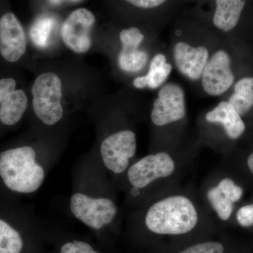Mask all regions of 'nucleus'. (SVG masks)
<instances>
[{"label": "nucleus", "instance_id": "1", "mask_svg": "<svg viewBox=\"0 0 253 253\" xmlns=\"http://www.w3.org/2000/svg\"><path fill=\"white\" fill-rule=\"evenodd\" d=\"M172 22L173 66L187 81L199 83L211 54L224 38L208 27L191 10H181Z\"/></svg>", "mask_w": 253, "mask_h": 253}, {"label": "nucleus", "instance_id": "2", "mask_svg": "<svg viewBox=\"0 0 253 253\" xmlns=\"http://www.w3.org/2000/svg\"><path fill=\"white\" fill-rule=\"evenodd\" d=\"M199 221L194 203L185 196H168L150 207L145 218L148 229L155 234L181 235L190 232Z\"/></svg>", "mask_w": 253, "mask_h": 253}, {"label": "nucleus", "instance_id": "3", "mask_svg": "<svg viewBox=\"0 0 253 253\" xmlns=\"http://www.w3.org/2000/svg\"><path fill=\"white\" fill-rule=\"evenodd\" d=\"M0 175L9 189L23 194L36 191L44 179V169L36 162V151L31 146L1 152Z\"/></svg>", "mask_w": 253, "mask_h": 253}, {"label": "nucleus", "instance_id": "4", "mask_svg": "<svg viewBox=\"0 0 253 253\" xmlns=\"http://www.w3.org/2000/svg\"><path fill=\"white\" fill-rule=\"evenodd\" d=\"M234 64L230 38H223L211 54L199 81L205 94L214 97L227 94L237 81Z\"/></svg>", "mask_w": 253, "mask_h": 253}, {"label": "nucleus", "instance_id": "5", "mask_svg": "<svg viewBox=\"0 0 253 253\" xmlns=\"http://www.w3.org/2000/svg\"><path fill=\"white\" fill-rule=\"evenodd\" d=\"M248 0H205L193 13L221 38H231L242 22Z\"/></svg>", "mask_w": 253, "mask_h": 253}, {"label": "nucleus", "instance_id": "6", "mask_svg": "<svg viewBox=\"0 0 253 253\" xmlns=\"http://www.w3.org/2000/svg\"><path fill=\"white\" fill-rule=\"evenodd\" d=\"M31 92L37 117L46 126L59 122L63 116V86L59 76L54 72L41 73L35 80Z\"/></svg>", "mask_w": 253, "mask_h": 253}, {"label": "nucleus", "instance_id": "7", "mask_svg": "<svg viewBox=\"0 0 253 253\" xmlns=\"http://www.w3.org/2000/svg\"><path fill=\"white\" fill-rule=\"evenodd\" d=\"M186 116V94L175 82L166 83L158 89L153 104L151 120L157 126H169L182 121Z\"/></svg>", "mask_w": 253, "mask_h": 253}, {"label": "nucleus", "instance_id": "8", "mask_svg": "<svg viewBox=\"0 0 253 253\" xmlns=\"http://www.w3.org/2000/svg\"><path fill=\"white\" fill-rule=\"evenodd\" d=\"M96 18L86 8L75 9L63 21L61 28L63 43L73 52L84 54L91 46V32Z\"/></svg>", "mask_w": 253, "mask_h": 253}, {"label": "nucleus", "instance_id": "9", "mask_svg": "<svg viewBox=\"0 0 253 253\" xmlns=\"http://www.w3.org/2000/svg\"><path fill=\"white\" fill-rule=\"evenodd\" d=\"M136 151V134L129 129L117 131L108 136L101 143L100 149L105 166L116 174L126 170Z\"/></svg>", "mask_w": 253, "mask_h": 253}, {"label": "nucleus", "instance_id": "10", "mask_svg": "<svg viewBox=\"0 0 253 253\" xmlns=\"http://www.w3.org/2000/svg\"><path fill=\"white\" fill-rule=\"evenodd\" d=\"M71 210L75 217L94 229L111 223L117 213L116 205L111 200L93 199L80 193L71 197Z\"/></svg>", "mask_w": 253, "mask_h": 253}, {"label": "nucleus", "instance_id": "11", "mask_svg": "<svg viewBox=\"0 0 253 253\" xmlns=\"http://www.w3.org/2000/svg\"><path fill=\"white\" fill-rule=\"evenodd\" d=\"M175 169L172 156L159 152L145 156L131 166L128 170V179L133 187L143 189L158 179L172 175Z\"/></svg>", "mask_w": 253, "mask_h": 253}, {"label": "nucleus", "instance_id": "12", "mask_svg": "<svg viewBox=\"0 0 253 253\" xmlns=\"http://www.w3.org/2000/svg\"><path fill=\"white\" fill-rule=\"evenodd\" d=\"M121 49L118 54V63L121 71L126 73L141 72L149 61V54L140 47L145 36L136 26L124 28L120 32Z\"/></svg>", "mask_w": 253, "mask_h": 253}, {"label": "nucleus", "instance_id": "13", "mask_svg": "<svg viewBox=\"0 0 253 253\" xmlns=\"http://www.w3.org/2000/svg\"><path fill=\"white\" fill-rule=\"evenodd\" d=\"M27 48L26 34L16 15L6 12L0 18V54L5 61L15 63L25 54Z\"/></svg>", "mask_w": 253, "mask_h": 253}, {"label": "nucleus", "instance_id": "14", "mask_svg": "<svg viewBox=\"0 0 253 253\" xmlns=\"http://www.w3.org/2000/svg\"><path fill=\"white\" fill-rule=\"evenodd\" d=\"M28 97L22 89H16L11 78L0 81V121L5 126H14L22 118L27 109Z\"/></svg>", "mask_w": 253, "mask_h": 253}, {"label": "nucleus", "instance_id": "15", "mask_svg": "<svg viewBox=\"0 0 253 253\" xmlns=\"http://www.w3.org/2000/svg\"><path fill=\"white\" fill-rule=\"evenodd\" d=\"M243 194L241 186L230 178H224L208 190L207 199L219 219L226 221L232 215L234 204L239 202Z\"/></svg>", "mask_w": 253, "mask_h": 253}, {"label": "nucleus", "instance_id": "16", "mask_svg": "<svg viewBox=\"0 0 253 253\" xmlns=\"http://www.w3.org/2000/svg\"><path fill=\"white\" fill-rule=\"evenodd\" d=\"M205 121L209 125L221 126L231 140H237L246 129V123L234 106L227 100H222L205 114Z\"/></svg>", "mask_w": 253, "mask_h": 253}, {"label": "nucleus", "instance_id": "17", "mask_svg": "<svg viewBox=\"0 0 253 253\" xmlns=\"http://www.w3.org/2000/svg\"><path fill=\"white\" fill-rule=\"evenodd\" d=\"M173 68L172 62L168 61L166 54L158 53L150 61L147 73L133 80V86L138 89H160L167 83Z\"/></svg>", "mask_w": 253, "mask_h": 253}, {"label": "nucleus", "instance_id": "18", "mask_svg": "<svg viewBox=\"0 0 253 253\" xmlns=\"http://www.w3.org/2000/svg\"><path fill=\"white\" fill-rule=\"evenodd\" d=\"M135 11L154 13L163 22L173 21L181 11L183 0H123Z\"/></svg>", "mask_w": 253, "mask_h": 253}, {"label": "nucleus", "instance_id": "19", "mask_svg": "<svg viewBox=\"0 0 253 253\" xmlns=\"http://www.w3.org/2000/svg\"><path fill=\"white\" fill-rule=\"evenodd\" d=\"M228 93L226 100L241 117L251 112L253 108V77L246 76L237 80Z\"/></svg>", "mask_w": 253, "mask_h": 253}, {"label": "nucleus", "instance_id": "20", "mask_svg": "<svg viewBox=\"0 0 253 253\" xmlns=\"http://www.w3.org/2000/svg\"><path fill=\"white\" fill-rule=\"evenodd\" d=\"M23 247L19 234L6 221L0 220V253H20Z\"/></svg>", "mask_w": 253, "mask_h": 253}, {"label": "nucleus", "instance_id": "21", "mask_svg": "<svg viewBox=\"0 0 253 253\" xmlns=\"http://www.w3.org/2000/svg\"><path fill=\"white\" fill-rule=\"evenodd\" d=\"M54 22V19L49 16H42L32 25L30 36L36 46L42 48L47 46Z\"/></svg>", "mask_w": 253, "mask_h": 253}, {"label": "nucleus", "instance_id": "22", "mask_svg": "<svg viewBox=\"0 0 253 253\" xmlns=\"http://www.w3.org/2000/svg\"><path fill=\"white\" fill-rule=\"evenodd\" d=\"M224 248L218 242L201 243L194 245L179 253H224Z\"/></svg>", "mask_w": 253, "mask_h": 253}, {"label": "nucleus", "instance_id": "23", "mask_svg": "<svg viewBox=\"0 0 253 253\" xmlns=\"http://www.w3.org/2000/svg\"><path fill=\"white\" fill-rule=\"evenodd\" d=\"M61 253H99L95 251L89 244L83 241H74L63 245Z\"/></svg>", "mask_w": 253, "mask_h": 253}, {"label": "nucleus", "instance_id": "24", "mask_svg": "<svg viewBox=\"0 0 253 253\" xmlns=\"http://www.w3.org/2000/svg\"><path fill=\"white\" fill-rule=\"evenodd\" d=\"M238 223L243 227L253 226V204L246 205L239 208L236 213Z\"/></svg>", "mask_w": 253, "mask_h": 253}, {"label": "nucleus", "instance_id": "25", "mask_svg": "<svg viewBox=\"0 0 253 253\" xmlns=\"http://www.w3.org/2000/svg\"><path fill=\"white\" fill-rule=\"evenodd\" d=\"M246 163H247V167L249 168L250 172L253 175V151L249 154Z\"/></svg>", "mask_w": 253, "mask_h": 253}, {"label": "nucleus", "instance_id": "26", "mask_svg": "<svg viewBox=\"0 0 253 253\" xmlns=\"http://www.w3.org/2000/svg\"><path fill=\"white\" fill-rule=\"evenodd\" d=\"M205 1V0H183V1H184V3L186 2H196L197 3H201L202 2V1Z\"/></svg>", "mask_w": 253, "mask_h": 253}, {"label": "nucleus", "instance_id": "27", "mask_svg": "<svg viewBox=\"0 0 253 253\" xmlns=\"http://www.w3.org/2000/svg\"><path fill=\"white\" fill-rule=\"evenodd\" d=\"M49 1L52 4L58 5L61 2V1H62V0H49Z\"/></svg>", "mask_w": 253, "mask_h": 253}, {"label": "nucleus", "instance_id": "28", "mask_svg": "<svg viewBox=\"0 0 253 253\" xmlns=\"http://www.w3.org/2000/svg\"><path fill=\"white\" fill-rule=\"evenodd\" d=\"M68 1H72V2H78V1H80L81 0H68Z\"/></svg>", "mask_w": 253, "mask_h": 253}]
</instances>
